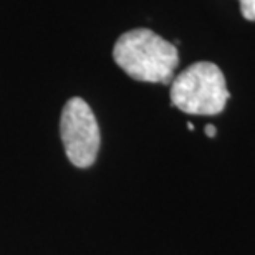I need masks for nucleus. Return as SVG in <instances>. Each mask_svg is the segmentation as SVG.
<instances>
[{"label": "nucleus", "mask_w": 255, "mask_h": 255, "mask_svg": "<svg viewBox=\"0 0 255 255\" xmlns=\"http://www.w3.org/2000/svg\"><path fill=\"white\" fill-rule=\"evenodd\" d=\"M116 65L132 80L169 85L179 63L176 45L149 28H136L123 33L113 48Z\"/></svg>", "instance_id": "f257e3e1"}, {"label": "nucleus", "mask_w": 255, "mask_h": 255, "mask_svg": "<svg viewBox=\"0 0 255 255\" xmlns=\"http://www.w3.org/2000/svg\"><path fill=\"white\" fill-rule=\"evenodd\" d=\"M229 90L217 65L194 63L171 81V103L187 115L212 116L226 108Z\"/></svg>", "instance_id": "f03ea898"}, {"label": "nucleus", "mask_w": 255, "mask_h": 255, "mask_svg": "<svg viewBox=\"0 0 255 255\" xmlns=\"http://www.w3.org/2000/svg\"><path fill=\"white\" fill-rule=\"evenodd\" d=\"M60 136L70 162L76 167H90L100 151V126L85 100H68L60 120Z\"/></svg>", "instance_id": "7ed1b4c3"}, {"label": "nucleus", "mask_w": 255, "mask_h": 255, "mask_svg": "<svg viewBox=\"0 0 255 255\" xmlns=\"http://www.w3.org/2000/svg\"><path fill=\"white\" fill-rule=\"evenodd\" d=\"M239 2H241L244 18L255 22V0H239Z\"/></svg>", "instance_id": "20e7f679"}, {"label": "nucleus", "mask_w": 255, "mask_h": 255, "mask_svg": "<svg viewBox=\"0 0 255 255\" xmlns=\"http://www.w3.org/2000/svg\"><path fill=\"white\" fill-rule=\"evenodd\" d=\"M204 131H206V134L209 137H214L217 134V129H216V126H214V125H207L206 128H204Z\"/></svg>", "instance_id": "39448f33"}]
</instances>
